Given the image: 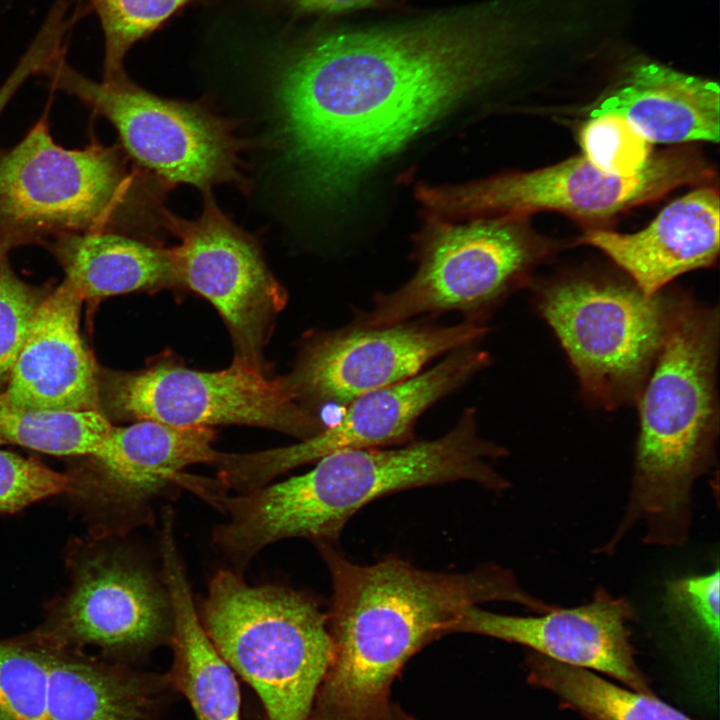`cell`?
<instances>
[{"label": "cell", "mask_w": 720, "mask_h": 720, "mask_svg": "<svg viewBox=\"0 0 720 720\" xmlns=\"http://www.w3.org/2000/svg\"><path fill=\"white\" fill-rule=\"evenodd\" d=\"M4 253L0 252V261L3 259Z\"/></svg>", "instance_id": "35"}, {"label": "cell", "mask_w": 720, "mask_h": 720, "mask_svg": "<svg viewBox=\"0 0 720 720\" xmlns=\"http://www.w3.org/2000/svg\"><path fill=\"white\" fill-rule=\"evenodd\" d=\"M529 684L554 694L562 707L589 720H694L660 700L622 687L596 672L534 651L526 656Z\"/></svg>", "instance_id": "24"}, {"label": "cell", "mask_w": 720, "mask_h": 720, "mask_svg": "<svg viewBox=\"0 0 720 720\" xmlns=\"http://www.w3.org/2000/svg\"><path fill=\"white\" fill-rule=\"evenodd\" d=\"M50 60L48 49L32 43L9 77L0 86V115L21 85L32 75L40 74Z\"/></svg>", "instance_id": "32"}, {"label": "cell", "mask_w": 720, "mask_h": 720, "mask_svg": "<svg viewBox=\"0 0 720 720\" xmlns=\"http://www.w3.org/2000/svg\"><path fill=\"white\" fill-rule=\"evenodd\" d=\"M97 14L104 36L103 81L125 76L131 47L190 0H85Z\"/></svg>", "instance_id": "26"}, {"label": "cell", "mask_w": 720, "mask_h": 720, "mask_svg": "<svg viewBox=\"0 0 720 720\" xmlns=\"http://www.w3.org/2000/svg\"><path fill=\"white\" fill-rule=\"evenodd\" d=\"M216 650L256 692L267 720H308L332 658L327 614L310 595L218 570L198 613Z\"/></svg>", "instance_id": "5"}, {"label": "cell", "mask_w": 720, "mask_h": 720, "mask_svg": "<svg viewBox=\"0 0 720 720\" xmlns=\"http://www.w3.org/2000/svg\"><path fill=\"white\" fill-rule=\"evenodd\" d=\"M51 240L49 246L65 272L64 282L83 301L176 281L167 250L126 234L89 232Z\"/></svg>", "instance_id": "23"}, {"label": "cell", "mask_w": 720, "mask_h": 720, "mask_svg": "<svg viewBox=\"0 0 720 720\" xmlns=\"http://www.w3.org/2000/svg\"><path fill=\"white\" fill-rule=\"evenodd\" d=\"M58 1H59V0H58ZM60 1H64V2H66V3L68 4L67 0H60ZM68 5H69V4H68ZM75 13L78 15V17L80 16V14H79L78 12H75Z\"/></svg>", "instance_id": "34"}, {"label": "cell", "mask_w": 720, "mask_h": 720, "mask_svg": "<svg viewBox=\"0 0 720 720\" xmlns=\"http://www.w3.org/2000/svg\"><path fill=\"white\" fill-rule=\"evenodd\" d=\"M69 562V589L24 639L56 650L95 647L101 658L129 666L169 643L172 611L160 577L100 538L79 543Z\"/></svg>", "instance_id": "11"}, {"label": "cell", "mask_w": 720, "mask_h": 720, "mask_svg": "<svg viewBox=\"0 0 720 720\" xmlns=\"http://www.w3.org/2000/svg\"><path fill=\"white\" fill-rule=\"evenodd\" d=\"M719 211L717 185L698 186L669 203L638 232L588 228L578 244L601 250L651 298L678 276L714 264Z\"/></svg>", "instance_id": "19"}, {"label": "cell", "mask_w": 720, "mask_h": 720, "mask_svg": "<svg viewBox=\"0 0 720 720\" xmlns=\"http://www.w3.org/2000/svg\"><path fill=\"white\" fill-rule=\"evenodd\" d=\"M41 648L47 663L45 720H160L176 692L168 674L84 651Z\"/></svg>", "instance_id": "21"}, {"label": "cell", "mask_w": 720, "mask_h": 720, "mask_svg": "<svg viewBox=\"0 0 720 720\" xmlns=\"http://www.w3.org/2000/svg\"><path fill=\"white\" fill-rule=\"evenodd\" d=\"M115 407L137 420L174 426L252 425L307 439L323 427L287 378L236 357L226 369L204 372L157 364L122 377Z\"/></svg>", "instance_id": "13"}, {"label": "cell", "mask_w": 720, "mask_h": 720, "mask_svg": "<svg viewBox=\"0 0 720 720\" xmlns=\"http://www.w3.org/2000/svg\"><path fill=\"white\" fill-rule=\"evenodd\" d=\"M718 349V309L672 295L662 346L636 400L640 429L625 514L601 552H614L637 524L648 545L688 539L693 487L715 459Z\"/></svg>", "instance_id": "4"}, {"label": "cell", "mask_w": 720, "mask_h": 720, "mask_svg": "<svg viewBox=\"0 0 720 720\" xmlns=\"http://www.w3.org/2000/svg\"><path fill=\"white\" fill-rule=\"evenodd\" d=\"M490 362L489 353L474 344L455 349L425 372L358 396L347 404L335 425L299 443L232 454L224 471L225 482L235 492H249L335 452L410 441L416 421L431 405L463 386Z\"/></svg>", "instance_id": "14"}, {"label": "cell", "mask_w": 720, "mask_h": 720, "mask_svg": "<svg viewBox=\"0 0 720 720\" xmlns=\"http://www.w3.org/2000/svg\"><path fill=\"white\" fill-rule=\"evenodd\" d=\"M537 32L518 0L323 32L273 84L282 161L296 191L343 202L379 164L456 105L506 79Z\"/></svg>", "instance_id": "1"}, {"label": "cell", "mask_w": 720, "mask_h": 720, "mask_svg": "<svg viewBox=\"0 0 720 720\" xmlns=\"http://www.w3.org/2000/svg\"><path fill=\"white\" fill-rule=\"evenodd\" d=\"M47 663L22 636L0 640V720H45Z\"/></svg>", "instance_id": "27"}, {"label": "cell", "mask_w": 720, "mask_h": 720, "mask_svg": "<svg viewBox=\"0 0 720 720\" xmlns=\"http://www.w3.org/2000/svg\"><path fill=\"white\" fill-rule=\"evenodd\" d=\"M719 570L667 583L664 603L673 624L716 648L719 641Z\"/></svg>", "instance_id": "29"}, {"label": "cell", "mask_w": 720, "mask_h": 720, "mask_svg": "<svg viewBox=\"0 0 720 720\" xmlns=\"http://www.w3.org/2000/svg\"><path fill=\"white\" fill-rule=\"evenodd\" d=\"M414 242V275L400 288L376 294L372 309L354 322L383 326L450 311L486 321L490 310L527 283L536 265L554 251L527 218L516 217L454 224L426 216Z\"/></svg>", "instance_id": "8"}, {"label": "cell", "mask_w": 720, "mask_h": 720, "mask_svg": "<svg viewBox=\"0 0 720 720\" xmlns=\"http://www.w3.org/2000/svg\"><path fill=\"white\" fill-rule=\"evenodd\" d=\"M83 299L67 284L36 308L2 396L44 410H99L94 361L80 333Z\"/></svg>", "instance_id": "18"}, {"label": "cell", "mask_w": 720, "mask_h": 720, "mask_svg": "<svg viewBox=\"0 0 720 720\" xmlns=\"http://www.w3.org/2000/svg\"><path fill=\"white\" fill-rule=\"evenodd\" d=\"M315 546L332 580L327 614L332 658L308 720H361L388 703L390 686L405 663L450 633L468 607L499 601L535 613L554 608L496 564L443 573L389 555L361 565L332 544Z\"/></svg>", "instance_id": "2"}, {"label": "cell", "mask_w": 720, "mask_h": 720, "mask_svg": "<svg viewBox=\"0 0 720 720\" xmlns=\"http://www.w3.org/2000/svg\"><path fill=\"white\" fill-rule=\"evenodd\" d=\"M635 608L624 597L599 587L582 605L515 616L472 606L453 622L450 632L480 634L516 643L565 664L601 672L629 689L654 694L635 659L628 623Z\"/></svg>", "instance_id": "17"}, {"label": "cell", "mask_w": 720, "mask_h": 720, "mask_svg": "<svg viewBox=\"0 0 720 720\" xmlns=\"http://www.w3.org/2000/svg\"><path fill=\"white\" fill-rule=\"evenodd\" d=\"M138 181L117 146L58 145L45 112L0 154V252L66 234H125L139 215Z\"/></svg>", "instance_id": "6"}, {"label": "cell", "mask_w": 720, "mask_h": 720, "mask_svg": "<svg viewBox=\"0 0 720 720\" xmlns=\"http://www.w3.org/2000/svg\"><path fill=\"white\" fill-rule=\"evenodd\" d=\"M715 168L701 154L678 148L654 155L638 173L609 174L584 155L526 172H507L464 184L418 185L426 216L445 221L492 217L528 218L556 211L587 224H601L657 201L686 185H714Z\"/></svg>", "instance_id": "7"}, {"label": "cell", "mask_w": 720, "mask_h": 720, "mask_svg": "<svg viewBox=\"0 0 720 720\" xmlns=\"http://www.w3.org/2000/svg\"><path fill=\"white\" fill-rule=\"evenodd\" d=\"M215 435L206 426H174L138 420L126 427L111 426L91 456L88 474L70 475L67 494L80 504L93 537L123 536L155 522V504L176 496L190 465L216 464Z\"/></svg>", "instance_id": "12"}, {"label": "cell", "mask_w": 720, "mask_h": 720, "mask_svg": "<svg viewBox=\"0 0 720 720\" xmlns=\"http://www.w3.org/2000/svg\"><path fill=\"white\" fill-rule=\"evenodd\" d=\"M52 88L79 99L106 118L126 152L168 183L194 185L203 192L220 183L242 182L239 151L245 144L232 124L205 106L151 94L125 75L95 82L64 59L41 72Z\"/></svg>", "instance_id": "10"}, {"label": "cell", "mask_w": 720, "mask_h": 720, "mask_svg": "<svg viewBox=\"0 0 720 720\" xmlns=\"http://www.w3.org/2000/svg\"><path fill=\"white\" fill-rule=\"evenodd\" d=\"M174 527L175 522L166 518L159 532L160 579L172 611L173 663L168 677L174 690L188 700L197 720H241L236 673L202 626Z\"/></svg>", "instance_id": "22"}, {"label": "cell", "mask_w": 720, "mask_h": 720, "mask_svg": "<svg viewBox=\"0 0 720 720\" xmlns=\"http://www.w3.org/2000/svg\"><path fill=\"white\" fill-rule=\"evenodd\" d=\"M589 114L618 115L650 143L718 142L720 90L710 79L638 59Z\"/></svg>", "instance_id": "20"}, {"label": "cell", "mask_w": 720, "mask_h": 720, "mask_svg": "<svg viewBox=\"0 0 720 720\" xmlns=\"http://www.w3.org/2000/svg\"><path fill=\"white\" fill-rule=\"evenodd\" d=\"M302 12L339 13L363 8L378 0H285Z\"/></svg>", "instance_id": "33"}, {"label": "cell", "mask_w": 720, "mask_h": 720, "mask_svg": "<svg viewBox=\"0 0 720 720\" xmlns=\"http://www.w3.org/2000/svg\"><path fill=\"white\" fill-rule=\"evenodd\" d=\"M486 321L465 318L454 325L356 322L314 335L303 347L287 381L303 402L349 404L358 396L420 372L432 359L489 333Z\"/></svg>", "instance_id": "15"}, {"label": "cell", "mask_w": 720, "mask_h": 720, "mask_svg": "<svg viewBox=\"0 0 720 720\" xmlns=\"http://www.w3.org/2000/svg\"><path fill=\"white\" fill-rule=\"evenodd\" d=\"M180 244L167 250L176 281L205 297L227 324L236 357L261 365L272 320L286 292L268 270L255 239L236 226L207 195L192 221L165 214Z\"/></svg>", "instance_id": "16"}, {"label": "cell", "mask_w": 720, "mask_h": 720, "mask_svg": "<svg viewBox=\"0 0 720 720\" xmlns=\"http://www.w3.org/2000/svg\"><path fill=\"white\" fill-rule=\"evenodd\" d=\"M69 474L57 472L41 462L0 450V513H16L49 498L67 493Z\"/></svg>", "instance_id": "30"}, {"label": "cell", "mask_w": 720, "mask_h": 720, "mask_svg": "<svg viewBox=\"0 0 720 720\" xmlns=\"http://www.w3.org/2000/svg\"><path fill=\"white\" fill-rule=\"evenodd\" d=\"M584 156L613 175L632 176L651 159L650 142L624 118L614 114L591 116L580 130Z\"/></svg>", "instance_id": "28"}, {"label": "cell", "mask_w": 720, "mask_h": 720, "mask_svg": "<svg viewBox=\"0 0 720 720\" xmlns=\"http://www.w3.org/2000/svg\"><path fill=\"white\" fill-rule=\"evenodd\" d=\"M505 455L503 446L480 437L476 410L467 408L437 439L335 452L304 474L223 495L219 506L227 520L219 526L220 538L243 563L288 538L332 544L358 510L394 492L455 481L507 490L510 482L493 466Z\"/></svg>", "instance_id": "3"}, {"label": "cell", "mask_w": 720, "mask_h": 720, "mask_svg": "<svg viewBox=\"0 0 720 720\" xmlns=\"http://www.w3.org/2000/svg\"><path fill=\"white\" fill-rule=\"evenodd\" d=\"M672 295L646 297L633 283L572 276L543 285L537 307L592 404L637 400L665 336Z\"/></svg>", "instance_id": "9"}, {"label": "cell", "mask_w": 720, "mask_h": 720, "mask_svg": "<svg viewBox=\"0 0 720 720\" xmlns=\"http://www.w3.org/2000/svg\"><path fill=\"white\" fill-rule=\"evenodd\" d=\"M41 300L0 261V384L7 383Z\"/></svg>", "instance_id": "31"}, {"label": "cell", "mask_w": 720, "mask_h": 720, "mask_svg": "<svg viewBox=\"0 0 720 720\" xmlns=\"http://www.w3.org/2000/svg\"><path fill=\"white\" fill-rule=\"evenodd\" d=\"M112 424L100 410L23 408L0 393V441L55 456H93Z\"/></svg>", "instance_id": "25"}]
</instances>
